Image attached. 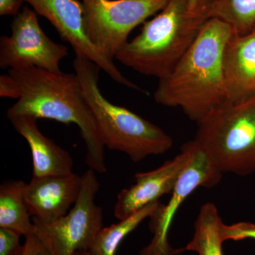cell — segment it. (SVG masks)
I'll return each instance as SVG.
<instances>
[{
    "mask_svg": "<svg viewBox=\"0 0 255 255\" xmlns=\"http://www.w3.org/2000/svg\"><path fill=\"white\" fill-rule=\"evenodd\" d=\"M9 119L31 149L33 179L73 173L71 155L40 131L36 119L29 116H18Z\"/></svg>",
    "mask_w": 255,
    "mask_h": 255,
    "instance_id": "5bb4252c",
    "label": "cell"
},
{
    "mask_svg": "<svg viewBox=\"0 0 255 255\" xmlns=\"http://www.w3.org/2000/svg\"><path fill=\"white\" fill-rule=\"evenodd\" d=\"M207 1H209V0H189V3H190L192 7H196L198 5L202 4V3Z\"/></svg>",
    "mask_w": 255,
    "mask_h": 255,
    "instance_id": "cb8c5ba5",
    "label": "cell"
},
{
    "mask_svg": "<svg viewBox=\"0 0 255 255\" xmlns=\"http://www.w3.org/2000/svg\"><path fill=\"white\" fill-rule=\"evenodd\" d=\"M0 97L1 98L18 99L21 97V90L14 78L9 75L0 77Z\"/></svg>",
    "mask_w": 255,
    "mask_h": 255,
    "instance_id": "7402d4cb",
    "label": "cell"
},
{
    "mask_svg": "<svg viewBox=\"0 0 255 255\" xmlns=\"http://www.w3.org/2000/svg\"><path fill=\"white\" fill-rule=\"evenodd\" d=\"M222 223L216 205L210 202L204 204L194 223V236L184 250L199 255H223L224 242L220 233Z\"/></svg>",
    "mask_w": 255,
    "mask_h": 255,
    "instance_id": "2e32d148",
    "label": "cell"
},
{
    "mask_svg": "<svg viewBox=\"0 0 255 255\" xmlns=\"http://www.w3.org/2000/svg\"><path fill=\"white\" fill-rule=\"evenodd\" d=\"M220 233L223 242L239 241L246 239L255 240V224L240 222L228 226L223 223Z\"/></svg>",
    "mask_w": 255,
    "mask_h": 255,
    "instance_id": "d6986e66",
    "label": "cell"
},
{
    "mask_svg": "<svg viewBox=\"0 0 255 255\" xmlns=\"http://www.w3.org/2000/svg\"><path fill=\"white\" fill-rule=\"evenodd\" d=\"M26 186L21 180L6 181L0 186V228L24 237L34 233V224L25 199Z\"/></svg>",
    "mask_w": 255,
    "mask_h": 255,
    "instance_id": "9a60e30c",
    "label": "cell"
},
{
    "mask_svg": "<svg viewBox=\"0 0 255 255\" xmlns=\"http://www.w3.org/2000/svg\"><path fill=\"white\" fill-rule=\"evenodd\" d=\"M82 180L78 199L65 216L51 223L32 219L34 234L51 255H74L78 251H89L103 228L102 209L95 203L100 183L95 171L89 169Z\"/></svg>",
    "mask_w": 255,
    "mask_h": 255,
    "instance_id": "8992f818",
    "label": "cell"
},
{
    "mask_svg": "<svg viewBox=\"0 0 255 255\" xmlns=\"http://www.w3.org/2000/svg\"><path fill=\"white\" fill-rule=\"evenodd\" d=\"M82 177L75 173L33 179L27 184L25 199L33 219L51 223L63 217L78 199Z\"/></svg>",
    "mask_w": 255,
    "mask_h": 255,
    "instance_id": "7c38bea8",
    "label": "cell"
},
{
    "mask_svg": "<svg viewBox=\"0 0 255 255\" xmlns=\"http://www.w3.org/2000/svg\"><path fill=\"white\" fill-rule=\"evenodd\" d=\"M211 18L228 23L236 34L255 28V0H213Z\"/></svg>",
    "mask_w": 255,
    "mask_h": 255,
    "instance_id": "ac0fdd59",
    "label": "cell"
},
{
    "mask_svg": "<svg viewBox=\"0 0 255 255\" xmlns=\"http://www.w3.org/2000/svg\"><path fill=\"white\" fill-rule=\"evenodd\" d=\"M34 10L25 6L11 23V36L0 38V68H34L61 72L68 47L52 41L42 29Z\"/></svg>",
    "mask_w": 255,
    "mask_h": 255,
    "instance_id": "ba28073f",
    "label": "cell"
},
{
    "mask_svg": "<svg viewBox=\"0 0 255 255\" xmlns=\"http://www.w3.org/2000/svg\"><path fill=\"white\" fill-rule=\"evenodd\" d=\"M73 68L105 147L124 152L135 162L170 150L173 140L162 129L104 97L99 87L98 65L76 56Z\"/></svg>",
    "mask_w": 255,
    "mask_h": 255,
    "instance_id": "277c9868",
    "label": "cell"
},
{
    "mask_svg": "<svg viewBox=\"0 0 255 255\" xmlns=\"http://www.w3.org/2000/svg\"><path fill=\"white\" fill-rule=\"evenodd\" d=\"M21 97L7 111L8 119L29 116L78 126L85 145V162L90 169L107 172L105 146L90 106L75 74L34 68L11 69Z\"/></svg>",
    "mask_w": 255,
    "mask_h": 255,
    "instance_id": "7a4b0ae2",
    "label": "cell"
},
{
    "mask_svg": "<svg viewBox=\"0 0 255 255\" xmlns=\"http://www.w3.org/2000/svg\"><path fill=\"white\" fill-rule=\"evenodd\" d=\"M197 124L194 140L222 173H255V97L225 104Z\"/></svg>",
    "mask_w": 255,
    "mask_h": 255,
    "instance_id": "5b68a950",
    "label": "cell"
},
{
    "mask_svg": "<svg viewBox=\"0 0 255 255\" xmlns=\"http://www.w3.org/2000/svg\"><path fill=\"white\" fill-rule=\"evenodd\" d=\"M169 0H82L89 38L113 60L132 30L158 14Z\"/></svg>",
    "mask_w": 255,
    "mask_h": 255,
    "instance_id": "52a82bcc",
    "label": "cell"
},
{
    "mask_svg": "<svg viewBox=\"0 0 255 255\" xmlns=\"http://www.w3.org/2000/svg\"><path fill=\"white\" fill-rule=\"evenodd\" d=\"M194 148L191 141L184 144L182 152L158 168L135 175V183L124 189L117 196L114 216L121 221L145 206L158 201L164 194H172L176 184L192 158Z\"/></svg>",
    "mask_w": 255,
    "mask_h": 255,
    "instance_id": "8fae6325",
    "label": "cell"
},
{
    "mask_svg": "<svg viewBox=\"0 0 255 255\" xmlns=\"http://www.w3.org/2000/svg\"><path fill=\"white\" fill-rule=\"evenodd\" d=\"M74 255H90L88 251H78Z\"/></svg>",
    "mask_w": 255,
    "mask_h": 255,
    "instance_id": "d4e9b609",
    "label": "cell"
},
{
    "mask_svg": "<svg viewBox=\"0 0 255 255\" xmlns=\"http://www.w3.org/2000/svg\"><path fill=\"white\" fill-rule=\"evenodd\" d=\"M233 33L228 23L209 18L173 70L159 80L154 94L155 102L182 109L197 123L227 103L223 56Z\"/></svg>",
    "mask_w": 255,
    "mask_h": 255,
    "instance_id": "6da1fadb",
    "label": "cell"
},
{
    "mask_svg": "<svg viewBox=\"0 0 255 255\" xmlns=\"http://www.w3.org/2000/svg\"><path fill=\"white\" fill-rule=\"evenodd\" d=\"M23 2V0H0V15L16 16Z\"/></svg>",
    "mask_w": 255,
    "mask_h": 255,
    "instance_id": "603a6c76",
    "label": "cell"
},
{
    "mask_svg": "<svg viewBox=\"0 0 255 255\" xmlns=\"http://www.w3.org/2000/svg\"><path fill=\"white\" fill-rule=\"evenodd\" d=\"M162 204L158 201L152 203L130 215L127 219L121 220L117 224L102 228L97 234L89 253L90 255H115L124 238L130 234L147 218H151L158 211Z\"/></svg>",
    "mask_w": 255,
    "mask_h": 255,
    "instance_id": "e0dca14e",
    "label": "cell"
},
{
    "mask_svg": "<svg viewBox=\"0 0 255 255\" xmlns=\"http://www.w3.org/2000/svg\"><path fill=\"white\" fill-rule=\"evenodd\" d=\"M223 69L227 103L255 97V28L245 34L233 33L223 53Z\"/></svg>",
    "mask_w": 255,
    "mask_h": 255,
    "instance_id": "4fadbf2b",
    "label": "cell"
},
{
    "mask_svg": "<svg viewBox=\"0 0 255 255\" xmlns=\"http://www.w3.org/2000/svg\"><path fill=\"white\" fill-rule=\"evenodd\" d=\"M16 255H51L41 240L33 233L25 237L24 243L21 246Z\"/></svg>",
    "mask_w": 255,
    "mask_h": 255,
    "instance_id": "44dd1931",
    "label": "cell"
},
{
    "mask_svg": "<svg viewBox=\"0 0 255 255\" xmlns=\"http://www.w3.org/2000/svg\"><path fill=\"white\" fill-rule=\"evenodd\" d=\"M191 143L192 158L179 177L167 205L162 204L151 217L150 228L153 238L140 255H177L185 251L184 248L174 249L168 241L169 228L178 209L198 187H214L221 181L223 173L212 159L194 140Z\"/></svg>",
    "mask_w": 255,
    "mask_h": 255,
    "instance_id": "9c48e42d",
    "label": "cell"
},
{
    "mask_svg": "<svg viewBox=\"0 0 255 255\" xmlns=\"http://www.w3.org/2000/svg\"><path fill=\"white\" fill-rule=\"evenodd\" d=\"M36 14L47 18L63 41L73 47L76 56L93 62L114 81L137 91L140 87L128 80L110 59L89 38L85 21V8L79 0H23Z\"/></svg>",
    "mask_w": 255,
    "mask_h": 255,
    "instance_id": "30bf717a",
    "label": "cell"
},
{
    "mask_svg": "<svg viewBox=\"0 0 255 255\" xmlns=\"http://www.w3.org/2000/svg\"><path fill=\"white\" fill-rule=\"evenodd\" d=\"M19 233L7 228H0V255H16L20 245Z\"/></svg>",
    "mask_w": 255,
    "mask_h": 255,
    "instance_id": "ffe728a7",
    "label": "cell"
},
{
    "mask_svg": "<svg viewBox=\"0 0 255 255\" xmlns=\"http://www.w3.org/2000/svg\"><path fill=\"white\" fill-rule=\"evenodd\" d=\"M213 0L192 7L189 0H169L155 17L142 24L115 58L128 68L159 80L175 68L211 18Z\"/></svg>",
    "mask_w": 255,
    "mask_h": 255,
    "instance_id": "3957f363",
    "label": "cell"
}]
</instances>
